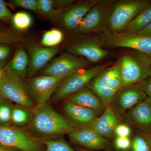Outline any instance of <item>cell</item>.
I'll use <instances>...</instances> for the list:
<instances>
[{"mask_svg": "<svg viewBox=\"0 0 151 151\" xmlns=\"http://www.w3.org/2000/svg\"><path fill=\"white\" fill-rule=\"evenodd\" d=\"M0 151H12L9 148L7 147L0 144Z\"/></svg>", "mask_w": 151, "mask_h": 151, "instance_id": "ab89813d", "label": "cell"}, {"mask_svg": "<svg viewBox=\"0 0 151 151\" xmlns=\"http://www.w3.org/2000/svg\"><path fill=\"white\" fill-rule=\"evenodd\" d=\"M29 58L24 50L19 48L16 52L13 57L7 63L4 69L13 72L23 79L26 78Z\"/></svg>", "mask_w": 151, "mask_h": 151, "instance_id": "ffe728a7", "label": "cell"}, {"mask_svg": "<svg viewBox=\"0 0 151 151\" xmlns=\"http://www.w3.org/2000/svg\"><path fill=\"white\" fill-rule=\"evenodd\" d=\"M132 133V129L127 124L120 123L116 127L114 132L116 137H129Z\"/></svg>", "mask_w": 151, "mask_h": 151, "instance_id": "836d02e7", "label": "cell"}, {"mask_svg": "<svg viewBox=\"0 0 151 151\" xmlns=\"http://www.w3.org/2000/svg\"><path fill=\"white\" fill-rule=\"evenodd\" d=\"M119 124L118 116L109 105L100 117L86 128H89L98 134L106 139L111 138L115 135V129ZM86 128V127H85Z\"/></svg>", "mask_w": 151, "mask_h": 151, "instance_id": "e0dca14e", "label": "cell"}, {"mask_svg": "<svg viewBox=\"0 0 151 151\" xmlns=\"http://www.w3.org/2000/svg\"><path fill=\"white\" fill-rule=\"evenodd\" d=\"M8 44H0V66L7 64L11 53V48Z\"/></svg>", "mask_w": 151, "mask_h": 151, "instance_id": "e575fe53", "label": "cell"}, {"mask_svg": "<svg viewBox=\"0 0 151 151\" xmlns=\"http://www.w3.org/2000/svg\"><path fill=\"white\" fill-rule=\"evenodd\" d=\"M32 121L33 132L43 136H52L71 133L76 128L66 121L51 106L46 103L37 109Z\"/></svg>", "mask_w": 151, "mask_h": 151, "instance_id": "6da1fadb", "label": "cell"}, {"mask_svg": "<svg viewBox=\"0 0 151 151\" xmlns=\"http://www.w3.org/2000/svg\"><path fill=\"white\" fill-rule=\"evenodd\" d=\"M123 87L142 82L151 75V59L146 56L124 55L117 63Z\"/></svg>", "mask_w": 151, "mask_h": 151, "instance_id": "7a4b0ae2", "label": "cell"}, {"mask_svg": "<svg viewBox=\"0 0 151 151\" xmlns=\"http://www.w3.org/2000/svg\"><path fill=\"white\" fill-rule=\"evenodd\" d=\"M97 3L90 2L73 7L68 11L63 16L64 24L70 29H75L78 27L84 17Z\"/></svg>", "mask_w": 151, "mask_h": 151, "instance_id": "d6986e66", "label": "cell"}, {"mask_svg": "<svg viewBox=\"0 0 151 151\" xmlns=\"http://www.w3.org/2000/svg\"><path fill=\"white\" fill-rule=\"evenodd\" d=\"M68 101L93 110L99 115L103 113L107 106L90 89L85 87L68 97Z\"/></svg>", "mask_w": 151, "mask_h": 151, "instance_id": "ac0fdd59", "label": "cell"}, {"mask_svg": "<svg viewBox=\"0 0 151 151\" xmlns=\"http://www.w3.org/2000/svg\"><path fill=\"white\" fill-rule=\"evenodd\" d=\"M63 109L68 119L77 128L90 126L97 118V113L93 110L69 102L65 103Z\"/></svg>", "mask_w": 151, "mask_h": 151, "instance_id": "2e32d148", "label": "cell"}, {"mask_svg": "<svg viewBox=\"0 0 151 151\" xmlns=\"http://www.w3.org/2000/svg\"><path fill=\"white\" fill-rule=\"evenodd\" d=\"M151 23V3L141 11L125 28L122 33L137 34Z\"/></svg>", "mask_w": 151, "mask_h": 151, "instance_id": "7402d4cb", "label": "cell"}, {"mask_svg": "<svg viewBox=\"0 0 151 151\" xmlns=\"http://www.w3.org/2000/svg\"><path fill=\"white\" fill-rule=\"evenodd\" d=\"M5 74V70L4 68H2L0 66V84L2 81Z\"/></svg>", "mask_w": 151, "mask_h": 151, "instance_id": "f35d334b", "label": "cell"}, {"mask_svg": "<svg viewBox=\"0 0 151 151\" xmlns=\"http://www.w3.org/2000/svg\"><path fill=\"white\" fill-rule=\"evenodd\" d=\"M32 112L28 108L17 104L13 108L11 123L16 126H23L32 120Z\"/></svg>", "mask_w": 151, "mask_h": 151, "instance_id": "cb8c5ba5", "label": "cell"}, {"mask_svg": "<svg viewBox=\"0 0 151 151\" xmlns=\"http://www.w3.org/2000/svg\"><path fill=\"white\" fill-rule=\"evenodd\" d=\"M141 86L144 90L147 96L151 99V75L144 80Z\"/></svg>", "mask_w": 151, "mask_h": 151, "instance_id": "8d00e7d4", "label": "cell"}, {"mask_svg": "<svg viewBox=\"0 0 151 151\" xmlns=\"http://www.w3.org/2000/svg\"><path fill=\"white\" fill-rule=\"evenodd\" d=\"M12 23L15 29L24 31L29 28L32 24V19L30 15L24 12H17L13 16Z\"/></svg>", "mask_w": 151, "mask_h": 151, "instance_id": "4316f807", "label": "cell"}, {"mask_svg": "<svg viewBox=\"0 0 151 151\" xmlns=\"http://www.w3.org/2000/svg\"><path fill=\"white\" fill-rule=\"evenodd\" d=\"M101 42L111 47H128L144 54L151 55V37L137 34L108 33L101 37Z\"/></svg>", "mask_w": 151, "mask_h": 151, "instance_id": "52a82bcc", "label": "cell"}, {"mask_svg": "<svg viewBox=\"0 0 151 151\" xmlns=\"http://www.w3.org/2000/svg\"><path fill=\"white\" fill-rule=\"evenodd\" d=\"M37 12L43 15H50L54 12L56 5L55 1L51 0H37Z\"/></svg>", "mask_w": 151, "mask_h": 151, "instance_id": "4dcf8cb0", "label": "cell"}, {"mask_svg": "<svg viewBox=\"0 0 151 151\" xmlns=\"http://www.w3.org/2000/svg\"><path fill=\"white\" fill-rule=\"evenodd\" d=\"M0 96L11 102L28 108L33 113L36 110L22 78L13 72L5 71L0 84Z\"/></svg>", "mask_w": 151, "mask_h": 151, "instance_id": "3957f363", "label": "cell"}, {"mask_svg": "<svg viewBox=\"0 0 151 151\" xmlns=\"http://www.w3.org/2000/svg\"><path fill=\"white\" fill-rule=\"evenodd\" d=\"M151 3L148 1H127L115 6L112 9L108 22L112 32H122L132 20Z\"/></svg>", "mask_w": 151, "mask_h": 151, "instance_id": "8992f818", "label": "cell"}, {"mask_svg": "<svg viewBox=\"0 0 151 151\" xmlns=\"http://www.w3.org/2000/svg\"><path fill=\"white\" fill-rule=\"evenodd\" d=\"M0 144L22 151H42L37 141L20 129L0 125Z\"/></svg>", "mask_w": 151, "mask_h": 151, "instance_id": "ba28073f", "label": "cell"}, {"mask_svg": "<svg viewBox=\"0 0 151 151\" xmlns=\"http://www.w3.org/2000/svg\"><path fill=\"white\" fill-rule=\"evenodd\" d=\"M22 38L19 34L12 29L0 31V44H10L18 42Z\"/></svg>", "mask_w": 151, "mask_h": 151, "instance_id": "f546056e", "label": "cell"}, {"mask_svg": "<svg viewBox=\"0 0 151 151\" xmlns=\"http://www.w3.org/2000/svg\"><path fill=\"white\" fill-rule=\"evenodd\" d=\"M42 142L46 146L45 151H76L63 139H48Z\"/></svg>", "mask_w": 151, "mask_h": 151, "instance_id": "f1b7e54d", "label": "cell"}, {"mask_svg": "<svg viewBox=\"0 0 151 151\" xmlns=\"http://www.w3.org/2000/svg\"><path fill=\"white\" fill-rule=\"evenodd\" d=\"M86 87L97 95L106 106L110 105L117 92L107 86L99 73L89 82Z\"/></svg>", "mask_w": 151, "mask_h": 151, "instance_id": "44dd1931", "label": "cell"}, {"mask_svg": "<svg viewBox=\"0 0 151 151\" xmlns=\"http://www.w3.org/2000/svg\"><path fill=\"white\" fill-rule=\"evenodd\" d=\"M127 122L141 132L151 133V99L146 97L127 112Z\"/></svg>", "mask_w": 151, "mask_h": 151, "instance_id": "5bb4252c", "label": "cell"}, {"mask_svg": "<svg viewBox=\"0 0 151 151\" xmlns=\"http://www.w3.org/2000/svg\"><path fill=\"white\" fill-rule=\"evenodd\" d=\"M67 51L76 56L84 57L91 62L100 61L109 54L103 49L100 42L96 39H85L74 42L68 47Z\"/></svg>", "mask_w": 151, "mask_h": 151, "instance_id": "4fadbf2b", "label": "cell"}, {"mask_svg": "<svg viewBox=\"0 0 151 151\" xmlns=\"http://www.w3.org/2000/svg\"><path fill=\"white\" fill-rule=\"evenodd\" d=\"M65 77L42 75L30 78L26 81L27 89L37 109L46 104Z\"/></svg>", "mask_w": 151, "mask_h": 151, "instance_id": "5b68a950", "label": "cell"}, {"mask_svg": "<svg viewBox=\"0 0 151 151\" xmlns=\"http://www.w3.org/2000/svg\"><path fill=\"white\" fill-rule=\"evenodd\" d=\"M78 151H111L109 150H88V149L81 148Z\"/></svg>", "mask_w": 151, "mask_h": 151, "instance_id": "60d3db41", "label": "cell"}, {"mask_svg": "<svg viewBox=\"0 0 151 151\" xmlns=\"http://www.w3.org/2000/svg\"><path fill=\"white\" fill-rule=\"evenodd\" d=\"M87 64L86 60L65 52L51 60L44 68L42 74L66 77L76 70L82 69Z\"/></svg>", "mask_w": 151, "mask_h": 151, "instance_id": "30bf717a", "label": "cell"}, {"mask_svg": "<svg viewBox=\"0 0 151 151\" xmlns=\"http://www.w3.org/2000/svg\"><path fill=\"white\" fill-rule=\"evenodd\" d=\"M128 151H151V133L141 132L136 134Z\"/></svg>", "mask_w": 151, "mask_h": 151, "instance_id": "d4e9b609", "label": "cell"}, {"mask_svg": "<svg viewBox=\"0 0 151 151\" xmlns=\"http://www.w3.org/2000/svg\"><path fill=\"white\" fill-rule=\"evenodd\" d=\"M105 67V65H100L86 70L82 68L72 72L64 78L57 87L54 92L53 100H62L86 87Z\"/></svg>", "mask_w": 151, "mask_h": 151, "instance_id": "277c9868", "label": "cell"}, {"mask_svg": "<svg viewBox=\"0 0 151 151\" xmlns=\"http://www.w3.org/2000/svg\"><path fill=\"white\" fill-rule=\"evenodd\" d=\"M112 10L107 2L97 3L84 17L78 27L79 31L88 33L104 29L108 25Z\"/></svg>", "mask_w": 151, "mask_h": 151, "instance_id": "8fae6325", "label": "cell"}, {"mask_svg": "<svg viewBox=\"0 0 151 151\" xmlns=\"http://www.w3.org/2000/svg\"><path fill=\"white\" fill-rule=\"evenodd\" d=\"M70 140L84 149L94 150H108L111 146L108 139L89 128L75 129L69 133Z\"/></svg>", "mask_w": 151, "mask_h": 151, "instance_id": "7c38bea8", "label": "cell"}, {"mask_svg": "<svg viewBox=\"0 0 151 151\" xmlns=\"http://www.w3.org/2000/svg\"><path fill=\"white\" fill-rule=\"evenodd\" d=\"M1 96H0V98H1Z\"/></svg>", "mask_w": 151, "mask_h": 151, "instance_id": "7bdbcfd3", "label": "cell"}, {"mask_svg": "<svg viewBox=\"0 0 151 151\" xmlns=\"http://www.w3.org/2000/svg\"><path fill=\"white\" fill-rule=\"evenodd\" d=\"M99 75L111 89L117 91L123 87L122 76L117 64L102 70Z\"/></svg>", "mask_w": 151, "mask_h": 151, "instance_id": "603a6c76", "label": "cell"}, {"mask_svg": "<svg viewBox=\"0 0 151 151\" xmlns=\"http://www.w3.org/2000/svg\"><path fill=\"white\" fill-rule=\"evenodd\" d=\"M132 144V139L129 137H116L113 145L117 151H128L129 150Z\"/></svg>", "mask_w": 151, "mask_h": 151, "instance_id": "d6a6232c", "label": "cell"}, {"mask_svg": "<svg viewBox=\"0 0 151 151\" xmlns=\"http://www.w3.org/2000/svg\"><path fill=\"white\" fill-rule=\"evenodd\" d=\"M147 97L141 85L124 86L116 92L109 106L117 116H121Z\"/></svg>", "mask_w": 151, "mask_h": 151, "instance_id": "9c48e42d", "label": "cell"}, {"mask_svg": "<svg viewBox=\"0 0 151 151\" xmlns=\"http://www.w3.org/2000/svg\"><path fill=\"white\" fill-rule=\"evenodd\" d=\"M11 2L14 6L34 12H37V2L36 0H13Z\"/></svg>", "mask_w": 151, "mask_h": 151, "instance_id": "1f68e13d", "label": "cell"}, {"mask_svg": "<svg viewBox=\"0 0 151 151\" xmlns=\"http://www.w3.org/2000/svg\"><path fill=\"white\" fill-rule=\"evenodd\" d=\"M55 47H43L38 45L32 46L29 50V63L27 68V76L35 77L37 73L49 62L57 53Z\"/></svg>", "mask_w": 151, "mask_h": 151, "instance_id": "9a60e30c", "label": "cell"}, {"mask_svg": "<svg viewBox=\"0 0 151 151\" xmlns=\"http://www.w3.org/2000/svg\"><path fill=\"white\" fill-rule=\"evenodd\" d=\"M11 101L0 98V125L9 126L13 106Z\"/></svg>", "mask_w": 151, "mask_h": 151, "instance_id": "83f0119b", "label": "cell"}, {"mask_svg": "<svg viewBox=\"0 0 151 151\" xmlns=\"http://www.w3.org/2000/svg\"><path fill=\"white\" fill-rule=\"evenodd\" d=\"M2 26H1V25L0 24V31H1V29Z\"/></svg>", "mask_w": 151, "mask_h": 151, "instance_id": "b9f144b4", "label": "cell"}, {"mask_svg": "<svg viewBox=\"0 0 151 151\" xmlns=\"http://www.w3.org/2000/svg\"><path fill=\"white\" fill-rule=\"evenodd\" d=\"M63 39V35L61 31L57 29L47 31L45 33L41 40V44L46 47H54L58 45Z\"/></svg>", "mask_w": 151, "mask_h": 151, "instance_id": "484cf974", "label": "cell"}, {"mask_svg": "<svg viewBox=\"0 0 151 151\" xmlns=\"http://www.w3.org/2000/svg\"><path fill=\"white\" fill-rule=\"evenodd\" d=\"M13 14L2 0H0V20L9 21L12 20Z\"/></svg>", "mask_w": 151, "mask_h": 151, "instance_id": "d590c367", "label": "cell"}, {"mask_svg": "<svg viewBox=\"0 0 151 151\" xmlns=\"http://www.w3.org/2000/svg\"><path fill=\"white\" fill-rule=\"evenodd\" d=\"M137 34L139 35L151 37V23L145 28Z\"/></svg>", "mask_w": 151, "mask_h": 151, "instance_id": "74e56055", "label": "cell"}]
</instances>
